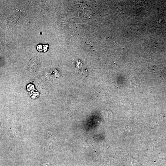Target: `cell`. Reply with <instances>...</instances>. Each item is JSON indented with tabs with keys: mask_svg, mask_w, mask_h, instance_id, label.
Listing matches in <instances>:
<instances>
[{
	"mask_svg": "<svg viewBox=\"0 0 166 166\" xmlns=\"http://www.w3.org/2000/svg\"><path fill=\"white\" fill-rule=\"evenodd\" d=\"M135 1V4H138V5L140 6H145L148 4V1Z\"/></svg>",
	"mask_w": 166,
	"mask_h": 166,
	"instance_id": "6da1fadb",
	"label": "cell"
},
{
	"mask_svg": "<svg viewBox=\"0 0 166 166\" xmlns=\"http://www.w3.org/2000/svg\"><path fill=\"white\" fill-rule=\"evenodd\" d=\"M41 166H48V163H46L45 164H44Z\"/></svg>",
	"mask_w": 166,
	"mask_h": 166,
	"instance_id": "7a4b0ae2",
	"label": "cell"
}]
</instances>
